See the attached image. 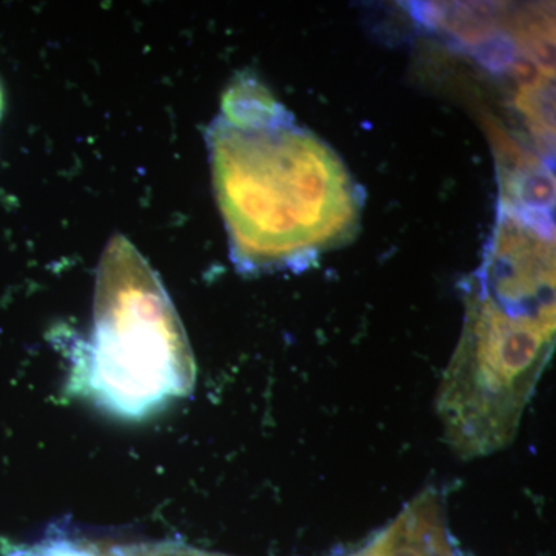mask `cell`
Masks as SVG:
<instances>
[{
    "label": "cell",
    "mask_w": 556,
    "mask_h": 556,
    "mask_svg": "<svg viewBox=\"0 0 556 556\" xmlns=\"http://www.w3.org/2000/svg\"><path fill=\"white\" fill-rule=\"evenodd\" d=\"M554 343L555 302H521L475 285L439 387V419L457 456L475 459L511 444Z\"/></svg>",
    "instance_id": "3"
},
{
    "label": "cell",
    "mask_w": 556,
    "mask_h": 556,
    "mask_svg": "<svg viewBox=\"0 0 556 556\" xmlns=\"http://www.w3.org/2000/svg\"><path fill=\"white\" fill-rule=\"evenodd\" d=\"M2 113H3V93H2V89H0V118H2Z\"/></svg>",
    "instance_id": "5"
},
{
    "label": "cell",
    "mask_w": 556,
    "mask_h": 556,
    "mask_svg": "<svg viewBox=\"0 0 556 556\" xmlns=\"http://www.w3.org/2000/svg\"><path fill=\"white\" fill-rule=\"evenodd\" d=\"M230 257L244 273L288 269L353 237L362 197L338 153L285 115L207 131Z\"/></svg>",
    "instance_id": "1"
},
{
    "label": "cell",
    "mask_w": 556,
    "mask_h": 556,
    "mask_svg": "<svg viewBox=\"0 0 556 556\" xmlns=\"http://www.w3.org/2000/svg\"><path fill=\"white\" fill-rule=\"evenodd\" d=\"M5 556H110L102 554L100 548L91 546L78 538H70L65 533H51L31 546H11L3 548Z\"/></svg>",
    "instance_id": "4"
},
{
    "label": "cell",
    "mask_w": 556,
    "mask_h": 556,
    "mask_svg": "<svg viewBox=\"0 0 556 556\" xmlns=\"http://www.w3.org/2000/svg\"><path fill=\"white\" fill-rule=\"evenodd\" d=\"M190 556H212V555L200 554V552L192 551V554H190Z\"/></svg>",
    "instance_id": "6"
},
{
    "label": "cell",
    "mask_w": 556,
    "mask_h": 556,
    "mask_svg": "<svg viewBox=\"0 0 556 556\" xmlns=\"http://www.w3.org/2000/svg\"><path fill=\"white\" fill-rule=\"evenodd\" d=\"M67 391L105 415L142 420L189 396L197 367L160 277L126 237L98 266L93 327L68 351Z\"/></svg>",
    "instance_id": "2"
}]
</instances>
